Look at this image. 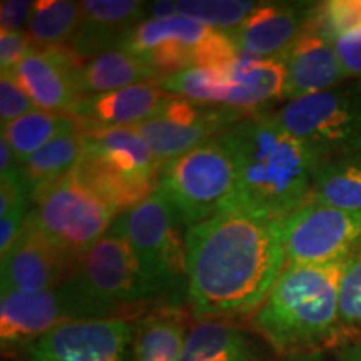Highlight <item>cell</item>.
Instances as JSON below:
<instances>
[{
	"instance_id": "cell-7",
	"label": "cell",
	"mask_w": 361,
	"mask_h": 361,
	"mask_svg": "<svg viewBox=\"0 0 361 361\" xmlns=\"http://www.w3.org/2000/svg\"><path fill=\"white\" fill-rule=\"evenodd\" d=\"M236 191V166L221 134L162 164L157 192L186 228L228 209Z\"/></svg>"
},
{
	"instance_id": "cell-16",
	"label": "cell",
	"mask_w": 361,
	"mask_h": 361,
	"mask_svg": "<svg viewBox=\"0 0 361 361\" xmlns=\"http://www.w3.org/2000/svg\"><path fill=\"white\" fill-rule=\"evenodd\" d=\"M318 2H259L246 20L231 32L241 56L279 57L295 44L313 20Z\"/></svg>"
},
{
	"instance_id": "cell-2",
	"label": "cell",
	"mask_w": 361,
	"mask_h": 361,
	"mask_svg": "<svg viewBox=\"0 0 361 361\" xmlns=\"http://www.w3.org/2000/svg\"><path fill=\"white\" fill-rule=\"evenodd\" d=\"M221 137L236 166V191L228 209L284 221L310 201L322 161L278 123L274 112L247 116Z\"/></svg>"
},
{
	"instance_id": "cell-8",
	"label": "cell",
	"mask_w": 361,
	"mask_h": 361,
	"mask_svg": "<svg viewBox=\"0 0 361 361\" xmlns=\"http://www.w3.org/2000/svg\"><path fill=\"white\" fill-rule=\"evenodd\" d=\"M274 117L322 162L361 152V80L284 102Z\"/></svg>"
},
{
	"instance_id": "cell-21",
	"label": "cell",
	"mask_w": 361,
	"mask_h": 361,
	"mask_svg": "<svg viewBox=\"0 0 361 361\" xmlns=\"http://www.w3.org/2000/svg\"><path fill=\"white\" fill-rule=\"evenodd\" d=\"M161 75L144 59L116 49L84 62L75 74L80 97L97 96L139 84H159Z\"/></svg>"
},
{
	"instance_id": "cell-35",
	"label": "cell",
	"mask_w": 361,
	"mask_h": 361,
	"mask_svg": "<svg viewBox=\"0 0 361 361\" xmlns=\"http://www.w3.org/2000/svg\"><path fill=\"white\" fill-rule=\"evenodd\" d=\"M0 32H16L29 25L35 2L32 0H2L0 4Z\"/></svg>"
},
{
	"instance_id": "cell-5",
	"label": "cell",
	"mask_w": 361,
	"mask_h": 361,
	"mask_svg": "<svg viewBox=\"0 0 361 361\" xmlns=\"http://www.w3.org/2000/svg\"><path fill=\"white\" fill-rule=\"evenodd\" d=\"M64 283L87 306L94 319L117 318L121 310L133 305L169 303L128 241L112 231L75 261Z\"/></svg>"
},
{
	"instance_id": "cell-12",
	"label": "cell",
	"mask_w": 361,
	"mask_h": 361,
	"mask_svg": "<svg viewBox=\"0 0 361 361\" xmlns=\"http://www.w3.org/2000/svg\"><path fill=\"white\" fill-rule=\"evenodd\" d=\"M245 117L226 106H202L171 94L154 117L134 129L146 139L157 159L166 162L218 137Z\"/></svg>"
},
{
	"instance_id": "cell-34",
	"label": "cell",
	"mask_w": 361,
	"mask_h": 361,
	"mask_svg": "<svg viewBox=\"0 0 361 361\" xmlns=\"http://www.w3.org/2000/svg\"><path fill=\"white\" fill-rule=\"evenodd\" d=\"M35 49L27 30L0 32V69L12 72Z\"/></svg>"
},
{
	"instance_id": "cell-24",
	"label": "cell",
	"mask_w": 361,
	"mask_h": 361,
	"mask_svg": "<svg viewBox=\"0 0 361 361\" xmlns=\"http://www.w3.org/2000/svg\"><path fill=\"white\" fill-rule=\"evenodd\" d=\"M82 128L79 119L71 114H59L35 109L20 119L4 126L2 135L11 144L12 151L20 164H24L35 152L59 137V135L72 133Z\"/></svg>"
},
{
	"instance_id": "cell-10",
	"label": "cell",
	"mask_w": 361,
	"mask_h": 361,
	"mask_svg": "<svg viewBox=\"0 0 361 361\" xmlns=\"http://www.w3.org/2000/svg\"><path fill=\"white\" fill-rule=\"evenodd\" d=\"M288 263L324 264L361 250V213L308 201L283 221Z\"/></svg>"
},
{
	"instance_id": "cell-39",
	"label": "cell",
	"mask_w": 361,
	"mask_h": 361,
	"mask_svg": "<svg viewBox=\"0 0 361 361\" xmlns=\"http://www.w3.org/2000/svg\"><path fill=\"white\" fill-rule=\"evenodd\" d=\"M336 361H361V336L343 340L336 350Z\"/></svg>"
},
{
	"instance_id": "cell-9",
	"label": "cell",
	"mask_w": 361,
	"mask_h": 361,
	"mask_svg": "<svg viewBox=\"0 0 361 361\" xmlns=\"http://www.w3.org/2000/svg\"><path fill=\"white\" fill-rule=\"evenodd\" d=\"M29 216L71 258L79 259L111 231L117 213L72 171L30 200Z\"/></svg>"
},
{
	"instance_id": "cell-6",
	"label": "cell",
	"mask_w": 361,
	"mask_h": 361,
	"mask_svg": "<svg viewBox=\"0 0 361 361\" xmlns=\"http://www.w3.org/2000/svg\"><path fill=\"white\" fill-rule=\"evenodd\" d=\"M111 231L128 241L147 276L168 296L169 303L189 301L188 228L157 189L147 200L117 216Z\"/></svg>"
},
{
	"instance_id": "cell-15",
	"label": "cell",
	"mask_w": 361,
	"mask_h": 361,
	"mask_svg": "<svg viewBox=\"0 0 361 361\" xmlns=\"http://www.w3.org/2000/svg\"><path fill=\"white\" fill-rule=\"evenodd\" d=\"M84 62L71 45L34 49L12 74L37 109L71 114L80 99L75 74Z\"/></svg>"
},
{
	"instance_id": "cell-41",
	"label": "cell",
	"mask_w": 361,
	"mask_h": 361,
	"mask_svg": "<svg viewBox=\"0 0 361 361\" xmlns=\"http://www.w3.org/2000/svg\"><path fill=\"white\" fill-rule=\"evenodd\" d=\"M224 361H259L258 355H256V351L252 346H250V348L239 351V353L229 356V358H226Z\"/></svg>"
},
{
	"instance_id": "cell-26",
	"label": "cell",
	"mask_w": 361,
	"mask_h": 361,
	"mask_svg": "<svg viewBox=\"0 0 361 361\" xmlns=\"http://www.w3.org/2000/svg\"><path fill=\"white\" fill-rule=\"evenodd\" d=\"M82 7L72 0H37L27 34L35 49H51L69 45L78 30Z\"/></svg>"
},
{
	"instance_id": "cell-36",
	"label": "cell",
	"mask_w": 361,
	"mask_h": 361,
	"mask_svg": "<svg viewBox=\"0 0 361 361\" xmlns=\"http://www.w3.org/2000/svg\"><path fill=\"white\" fill-rule=\"evenodd\" d=\"M335 45L348 79L361 80V29L335 39Z\"/></svg>"
},
{
	"instance_id": "cell-25",
	"label": "cell",
	"mask_w": 361,
	"mask_h": 361,
	"mask_svg": "<svg viewBox=\"0 0 361 361\" xmlns=\"http://www.w3.org/2000/svg\"><path fill=\"white\" fill-rule=\"evenodd\" d=\"M189 329L174 316H151L135 326L134 361H179Z\"/></svg>"
},
{
	"instance_id": "cell-28",
	"label": "cell",
	"mask_w": 361,
	"mask_h": 361,
	"mask_svg": "<svg viewBox=\"0 0 361 361\" xmlns=\"http://www.w3.org/2000/svg\"><path fill=\"white\" fill-rule=\"evenodd\" d=\"M231 72L216 67H189L168 78L159 85L173 96L202 104V106H224L231 87Z\"/></svg>"
},
{
	"instance_id": "cell-18",
	"label": "cell",
	"mask_w": 361,
	"mask_h": 361,
	"mask_svg": "<svg viewBox=\"0 0 361 361\" xmlns=\"http://www.w3.org/2000/svg\"><path fill=\"white\" fill-rule=\"evenodd\" d=\"M82 16L69 45L84 59L121 49L126 35L147 19L149 7L139 0H84Z\"/></svg>"
},
{
	"instance_id": "cell-31",
	"label": "cell",
	"mask_w": 361,
	"mask_h": 361,
	"mask_svg": "<svg viewBox=\"0 0 361 361\" xmlns=\"http://www.w3.org/2000/svg\"><path fill=\"white\" fill-rule=\"evenodd\" d=\"M343 338L361 336V250L348 258L340 279Z\"/></svg>"
},
{
	"instance_id": "cell-13",
	"label": "cell",
	"mask_w": 361,
	"mask_h": 361,
	"mask_svg": "<svg viewBox=\"0 0 361 361\" xmlns=\"http://www.w3.org/2000/svg\"><path fill=\"white\" fill-rule=\"evenodd\" d=\"M82 319L87 314L64 283L37 293L11 291L0 296L2 348H24L59 324Z\"/></svg>"
},
{
	"instance_id": "cell-29",
	"label": "cell",
	"mask_w": 361,
	"mask_h": 361,
	"mask_svg": "<svg viewBox=\"0 0 361 361\" xmlns=\"http://www.w3.org/2000/svg\"><path fill=\"white\" fill-rule=\"evenodd\" d=\"M211 32L213 29L183 16L164 20L146 19L126 35L121 49L142 57L144 54L169 40H180V42L197 45Z\"/></svg>"
},
{
	"instance_id": "cell-32",
	"label": "cell",
	"mask_w": 361,
	"mask_h": 361,
	"mask_svg": "<svg viewBox=\"0 0 361 361\" xmlns=\"http://www.w3.org/2000/svg\"><path fill=\"white\" fill-rule=\"evenodd\" d=\"M314 22L333 40L361 29V0H328L318 2Z\"/></svg>"
},
{
	"instance_id": "cell-20",
	"label": "cell",
	"mask_w": 361,
	"mask_h": 361,
	"mask_svg": "<svg viewBox=\"0 0 361 361\" xmlns=\"http://www.w3.org/2000/svg\"><path fill=\"white\" fill-rule=\"evenodd\" d=\"M231 87L224 106L245 116L268 112L269 104L284 99L286 69L281 57L256 59L241 56L231 71Z\"/></svg>"
},
{
	"instance_id": "cell-33",
	"label": "cell",
	"mask_w": 361,
	"mask_h": 361,
	"mask_svg": "<svg viewBox=\"0 0 361 361\" xmlns=\"http://www.w3.org/2000/svg\"><path fill=\"white\" fill-rule=\"evenodd\" d=\"M35 109H37V106L25 92L24 87L17 82L12 72H2L0 74V121H2V128Z\"/></svg>"
},
{
	"instance_id": "cell-19",
	"label": "cell",
	"mask_w": 361,
	"mask_h": 361,
	"mask_svg": "<svg viewBox=\"0 0 361 361\" xmlns=\"http://www.w3.org/2000/svg\"><path fill=\"white\" fill-rule=\"evenodd\" d=\"M169 97L159 84H139L80 97L71 116L94 128H135L154 117Z\"/></svg>"
},
{
	"instance_id": "cell-11",
	"label": "cell",
	"mask_w": 361,
	"mask_h": 361,
	"mask_svg": "<svg viewBox=\"0 0 361 361\" xmlns=\"http://www.w3.org/2000/svg\"><path fill=\"white\" fill-rule=\"evenodd\" d=\"M135 324L124 318L59 324L24 346L29 361H134Z\"/></svg>"
},
{
	"instance_id": "cell-4",
	"label": "cell",
	"mask_w": 361,
	"mask_h": 361,
	"mask_svg": "<svg viewBox=\"0 0 361 361\" xmlns=\"http://www.w3.org/2000/svg\"><path fill=\"white\" fill-rule=\"evenodd\" d=\"M82 133L85 151L74 173L117 216L156 191L164 162L157 159L146 139L134 128L82 124Z\"/></svg>"
},
{
	"instance_id": "cell-40",
	"label": "cell",
	"mask_w": 361,
	"mask_h": 361,
	"mask_svg": "<svg viewBox=\"0 0 361 361\" xmlns=\"http://www.w3.org/2000/svg\"><path fill=\"white\" fill-rule=\"evenodd\" d=\"M279 361H326V356H324V350H316L303 351V353L284 355Z\"/></svg>"
},
{
	"instance_id": "cell-27",
	"label": "cell",
	"mask_w": 361,
	"mask_h": 361,
	"mask_svg": "<svg viewBox=\"0 0 361 361\" xmlns=\"http://www.w3.org/2000/svg\"><path fill=\"white\" fill-rule=\"evenodd\" d=\"M250 346V338L241 328L219 319H206L189 329L179 361H224Z\"/></svg>"
},
{
	"instance_id": "cell-1",
	"label": "cell",
	"mask_w": 361,
	"mask_h": 361,
	"mask_svg": "<svg viewBox=\"0 0 361 361\" xmlns=\"http://www.w3.org/2000/svg\"><path fill=\"white\" fill-rule=\"evenodd\" d=\"M286 264L283 221L226 209L186 231L189 303L204 322L255 313Z\"/></svg>"
},
{
	"instance_id": "cell-22",
	"label": "cell",
	"mask_w": 361,
	"mask_h": 361,
	"mask_svg": "<svg viewBox=\"0 0 361 361\" xmlns=\"http://www.w3.org/2000/svg\"><path fill=\"white\" fill-rule=\"evenodd\" d=\"M85 151L82 128L62 134L44 146L22 164L30 200L44 189L54 186L79 166Z\"/></svg>"
},
{
	"instance_id": "cell-23",
	"label": "cell",
	"mask_w": 361,
	"mask_h": 361,
	"mask_svg": "<svg viewBox=\"0 0 361 361\" xmlns=\"http://www.w3.org/2000/svg\"><path fill=\"white\" fill-rule=\"evenodd\" d=\"M310 201L361 213V152L323 161L316 169Z\"/></svg>"
},
{
	"instance_id": "cell-14",
	"label": "cell",
	"mask_w": 361,
	"mask_h": 361,
	"mask_svg": "<svg viewBox=\"0 0 361 361\" xmlns=\"http://www.w3.org/2000/svg\"><path fill=\"white\" fill-rule=\"evenodd\" d=\"M75 261L27 216L19 238L2 256V293H37L56 288L72 273Z\"/></svg>"
},
{
	"instance_id": "cell-38",
	"label": "cell",
	"mask_w": 361,
	"mask_h": 361,
	"mask_svg": "<svg viewBox=\"0 0 361 361\" xmlns=\"http://www.w3.org/2000/svg\"><path fill=\"white\" fill-rule=\"evenodd\" d=\"M22 164L16 157V152L12 151L11 144L6 139V135H0V174L8 173V171L20 169Z\"/></svg>"
},
{
	"instance_id": "cell-37",
	"label": "cell",
	"mask_w": 361,
	"mask_h": 361,
	"mask_svg": "<svg viewBox=\"0 0 361 361\" xmlns=\"http://www.w3.org/2000/svg\"><path fill=\"white\" fill-rule=\"evenodd\" d=\"M178 2H168V0H159V2H154L149 6L147 19L154 20H164V19H173V17H178Z\"/></svg>"
},
{
	"instance_id": "cell-17",
	"label": "cell",
	"mask_w": 361,
	"mask_h": 361,
	"mask_svg": "<svg viewBox=\"0 0 361 361\" xmlns=\"http://www.w3.org/2000/svg\"><path fill=\"white\" fill-rule=\"evenodd\" d=\"M279 57L286 69V102L350 80L336 52L335 40L323 32L314 17L295 44Z\"/></svg>"
},
{
	"instance_id": "cell-3",
	"label": "cell",
	"mask_w": 361,
	"mask_h": 361,
	"mask_svg": "<svg viewBox=\"0 0 361 361\" xmlns=\"http://www.w3.org/2000/svg\"><path fill=\"white\" fill-rule=\"evenodd\" d=\"M346 261L288 263L251 314L255 331L283 356L323 350L329 343L340 341V279Z\"/></svg>"
},
{
	"instance_id": "cell-30",
	"label": "cell",
	"mask_w": 361,
	"mask_h": 361,
	"mask_svg": "<svg viewBox=\"0 0 361 361\" xmlns=\"http://www.w3.org/2000/svg\"><path fill=\"white\" fill-rule=\"evenodd\" d=\"M259 6L251 0H179V16L219 32H231Z\"/></svg>"
}]
</instances>
